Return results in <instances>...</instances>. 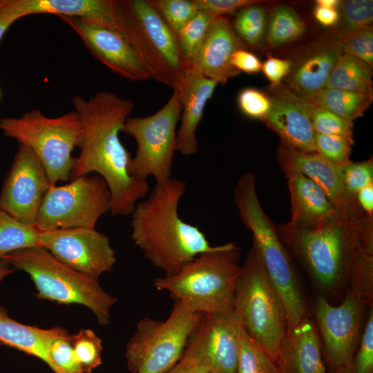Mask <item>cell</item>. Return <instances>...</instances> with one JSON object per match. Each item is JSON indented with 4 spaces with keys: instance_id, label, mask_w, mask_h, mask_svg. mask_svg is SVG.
I'll return each mask as SVG.
<instances>
[{
    "instance_id": "cell-1",
    "label": "cell",
    "mask_w": 373,
    "mask_h": 373,
    "mask_svg": "<svg viewBox=\"0 0 373 373\" xmlns=\"http://www.w3.org/2000/svg\"><path fill=\"white\" fill-rule=\"evenodd\" d=\"M275 227L321 291L336 294L347 285L372 282L373 217L356 201L318 222L289 221Z\"/></svg>"
},
{
    "instance_id": "cell-2",
    "label": "cell",
    "mask_w": 373,
    "mask_h": 373,
    "mask_svg": "<svg viewBox=\"0 0 373 373\" xmlns=\"http://www.w3.org/2000/svg\"><path fill=\"white\" fill-rule=\"evenodd\" d=\"M72 104L81 119L84 134L70 180L96 173L110 189L111 214L131 215L149 191L147 180L130 174L132 157L119 137L134 109L133 102L111 91H100L89 98L75 95Z\"/></svg>"
},
{
    "instance_id": "cell-3",
    "label": "cell",
    "mask_w": 373,
    "mask_h": 373,
    "mask_svg": "<svg viewBox=\"0 0 373 373\" xmlns=\"http://www.w3.org/2000/svg\"><path fill=\"white\" fill-rule=\"evenodd\" d=\"M186 187L184 181L171 178L164 185H155L131 213V238L165 276L176 274L196 256L216 247L210 245L198 227L179 216L178 204Z\"/></svg>"
},
{
    "instance_id": "cell-4",
    "label": "cell",
    "mask_w": 373,
    "mask_h": 373,
    "mask_svg": "<svg viewBox=\"0 0 373 373\" xmlns=\"http://www.w3.org/2000/svg\"><path fill=\"white\" fill-rule=\"evenodd\" d=\"M240 249L235 242L200 254L169 276L156 278L158 291L169 292L175 302L197 314L233 311L237 280L242 271Z\"/></svg>"
},
{
    "instance_id": "cell-5",
    "label": "cell",
    "mask_w": 373,
    "mask_h": 373,
    "mask_svg": "<svg viewBox=\"0 0 373 373\" xmlns=\"http://www.w3.org/2000/svg\"><path fill=\"white\" fill-rule=\"evenodd\" d=\"M234 200L240 220L251 231L253 245L281 300L287 327H292L308 316L307 303L286 247L261 207L254 173H246L239 178Z\"/></svg>"
},
{
    "instance_id": "cell-6",
    "label": "cell",
    "mask_w": 373,
    "mask_h": 373,
    "mask_svg": "<svg viewBox=\"0 0 373 373\" xmlns=\"http://www.w3.org/2000/svg\"><path fill=\"white\" fill-rule=\"evenodd\" d=\"M1 260L30 276L38 298L84 305L102 326L110 323L111 311L117 299L102 287L98 280L68 267L43 247L12 251Z\"/></svg>"
},
{
    "instance_id": "cell-7",
    "label": "cell",
    "mask_w": 373,
    "mask_h": 373,
    "mask_svg": "<svg viewBox=\"0 0 373 373\" xmlns=\"http://www.w3.org/2000/svg\"><path fill=\"white\" fill-rule=\"evenodd\" d=\"M0 129L19 144L30 149L44 165L51 185L70 180L84 134L81 119L74 110L50 117L32 109L16 117L0 118Z\"/></svg>"
},
{
    "instance_id": "cell-8",
    "label": "cell",
    "mask_w": 373,
    "mask_h": 373,
    "mask_svg": "<svg viewBox=\"0 0 373 373\" xmlns=\"http://www.w3.org/2000/svg\"><path fill=\"white\" fill-rule=\"evenodd\" d=\"M233 311L248 335L275 362L287 328L281 300L254 245L237 280Z\"/></svg>"
},
{
    "instance_id": "cell-9",
    "label": "cell",
    "mask_w": 373,
    "mask_h": 373,
    "mask_svg": "<svg viewBox=\"0 0 373 373\" xmlns=\"http://www.w3.org/2000/svg\"><path fill=\"white\" fill-rule=\"evenodd\" d=\"M119 6L124 36L153 79L173 88L188 64L175 34L149 0H119Z\"/></svg>"
},
{
    "instance_id": "cell-10",
    "label": "cell",
    "mask_w": 373,
    "mask_h": 373,
    "mask_svg": "<svg viewBox=\"0 0 373 373\" xmlns=\"http://www.w3.org/2000/svg\"><path fill=\"white\" fill-rule=\"evenodd\" d=\"M202 314L191 312L174 301L166 320H140L126 345L128 370L133 373H166L182 356Z\"/></svg>"
},
{
    "instance_id": "cell-11",
    "label": "cell",
    "mask_w": 373,
    "mask_h": 373,
    "mask_svg": "<svg viewBox=\"0 0 373 373\" xmlns=\"http://www.w3.org/2000/svg\"><path fill=\"white\" fill-rule=\"evenodd\" d=\"M182 106L178 93H173L166 104L156 113L143 117H128L122 132L131 136L137 148L129 164L130 174L147 180L154 177L156 185L165 184L171 178L176 146L175 128Z\"/></svg>"
},
{
    "instance_id": "cell-12",
    "label": "cell",
    "mask_w": 373,
    "mask_h": 373,
    "mask_svg": "<svg viewBox=\"0 0 373 373\" xmlns=\"http://www.w3.org/2000/svg\"><path fill=\"white\" fill-rule=\"evenodd\" d=\"M112 207V196L99 175H82L66 184L50 185L37 219L40 231L75 227L95 228Z\"/></svg>"
},
{
    "instance_id": "cell-13",
    "label": "cell",
    "mask_w": 373,
    "mask_h": 373,
    "mask_svg": "<svg viewBox=\"0 0 373 373\" xmlns=\"http://www.w3.org/2000/svg\"><path fill=\"white\" fill-rule=\"evenodd\" d=\"M367 306L359 296L347 291L337 306L323 295L316 297L314 310L329 372H350Z\"/></svg>"
},
{
    "instance_id": "cell-14",
    "label": "cell",
    "mask_w": 373,
    "mask_h": 373,
    "mask_svg": "<svg viewBox=\"0 0 373 373\" xmlns=\"http://www.w3.org/2000/svg\"><path fill=\"white\" fill-rule=\"evenodd\" d=\"M40 245L73 269L98 280L111 271L115 251L108 238L95 228L75 227L42 231Z\"/></svg>"
},
{
    "instance_id": "cell-15",
    "label": "cell",
    "mask_w": 373,
    "mask_h": 373,
    "mask_svg": "<svg viewBox=\"0 0 373 373\" xmlns=\"http://www.w3.org/2000/svg\"><path fill=\"white\" fill-rule=\"evenodd\" d=\"M47 172L36 155L19 144L0 193V209L14 218L35 225L50 186Z\"/></svg>"
},
{
    "instance_id": "cell-16",
    "label": "cell",
    "mask_w": 373,
    "mask_h": 373,
    "mask_svg": "<svg viewBox=\"0 0 373 373\" xmlns=\"http://www.w3.org/2000/svg\"><path fill=\"white\" fill-rule=\"evenodd\" d=\"M241 325L233 311L203 314L185 350L213 373H237Z\"/></svg>"
},
{
    "instance_id": "cell-17",
    "label": "cell",
    "mask_w": 373,
    "mask_h": 373,
    "mask_svg": "<svg viewBox=\"0 0 373 373\" xmlns=\"http://www.w3.org/2000/svg\"><path fill=\"white\" fill-rule=\"evenodd\" d=\"M59 17L79 37L90 54L113 72L133 82L153 79L149 68L122 32L79 18Z\"/></svg>"
},
{
    "instance_id": "cell-18",
    "label": "cell",
    "mask_w": 373,
    "mask_h": 373,
    "mask_svg": "<svg viewBox=\"0 0 373 373\" xmlns=\"http://www.w3.org/2000/svg\"><path fill=\"white\" fill-rule=\"evenodd\" d=\"M218 84L217 81L205 77L188 63L173 86V89L178 92L182 106L181 124L176 135V152L191 155L198 151L195 132L202 119L206 104Z\"/></svg>"
},
{
    "instance_id": "cell-19",
    "label": "cell",
    "mask_w": 373,
    "mask_h": 373,
    "mask_svg": "<svg viewBox=\"0 0 373 373\" xmlns=\"http://www.w3.org/2000/svg\"><path fill=\"white\" fill-rule=\"evenodd\" d=\"M19 19L48 14L76 17L123 32L119 0H2Z\"/></svg>"
},
{
    "instance_id": "cell-20",
    "label": "cell",
    "mask_w": 373,
    "mask_h": 373,
    "mask_svg": "<svg viewBox=\"0 0 373 373\" xmlns=\"http://www.w3.org/2000/svg\"><path fill=\"white\" fill-rule=\"evenodd\" d=\"M274 91L271 108L262 121L279 136L283 147L298 153L316 152V131L306 112L287 88L277 86Z\"/></svg>"
},
{
    "instance_id": "cell-21",
    "label": "cell",
    "mask_w": 373,
    "mask_h": 373,
    "mask_svg": "<svg viewBox=\"0 0 373 373\" xmlns=\"http://www.w3.org/2000/svg\"><path fill=\"white\" fill-rule=\"evenodd\" d=\"M245 46L230 21L225 17H217L191 64L205 77L226 84L230 78L240 74L230 64L232 54Z\"/></svg>"
},
{
    "instance_id": "cell-22",
    "label": "cell",
    "mask_w": 373,
    "mask_h": 373,
    "mask_svg": "<svg viewBox=\"0 0 373 373\" xmlns=\"http://www.w3.org/2000/svg\"><path fill=\"white\" fill-rule=\"evenodd\" d=\"M318 334L308 316L287 328L275 363L280 373H327Z\"/></svg>"
},
{
    "instance_id": "cell-23",
    "label": "cell",
    "mask_w": 373,
    "mask_h": 373,
    "mask_svg": "<svg viewBox=\"0 0 373 373\" xmlns=\"http://www.w3.org/2000/svg\"><path fill=\"white\" fill-rule=\"evenodd\" d=\"M277 160L285 174L291 199L289 221L312 223L332 215L336 207L324 191L310 178L302 173L278 150Z\"/></svg>"
},
{
    "instance_id": "cell-24",
    "label": "cell",
    "mask_w": 373,
    "mask_h": 373,
    "mask_svg": "<svg viewBox=\"0 0 373 373\" xmlns=\"http://www.w3.org/2000/svg\"><path fill=\"white\" fill-rule=\"evenodd\" d=\"M341 54L336 41L316 47L305 55L285 77L290 90L305 97L325 88Z\"/></svg>"
},
{
    "instance_id": "cell-25",
    "label": "cell",
    "mask_w": 373,
    "mask_h": 373,
    "mask_svg": "<svg viewBox=\"0 0 373 373\" xmlns=\"http://www.w3.org/2000/svg\"><path fill=\"white\" fill-rule=\"evenodd\" d=\"M278 151L302 173L313 180L336 208L356 201V199H350L345 192L343 178V166L330 162L317 152L298 153L282 146Z\"/></svg>"
},
{
    "instance_id": "cell-26",
    "label": "cell",
    "mask_w": 373,
    "mask_h": 373,
    "mask_svg": "<svg viewBox=\"0 0 373 373\" xmlns=\"http://www.w3.org/2000/svg\"><path fill=\"white\" fill-rule=\"evenodd\" d=\"M61 327L42 329L11 318L0 306V344H5L47 363V352L55 338L67 334Z\"/></svg>"
},
{
    "instance_id": "cell-27",
    "label": "cell",
    "mask_w": 373,
    "mask_h": 373,
    "mask_svg": "<svg viewBox=\"0 0 373 373\" xmlns=\"http://www.w3.org/2000/svg\"><path fill=\"white\" fill-rule=\"evenodd\" d=\"M304 97L313 104L351 122L363 116L372 102L371 95L326 88Z\"/></svg>"
},
{
    "instance_id": "cell-28",
    "label": "cell",
    "mask_w": 373,
    "mask_h": 373,
    "mask_svg": "<svg viewBox=\"0 0 373 373\" xmlns=\"http://www.w3.org/2000/svg\"><path fill=\"white\" fill-rule=\"evenodd\" d=\"M372 69L363 61L341 54L326 84V88L360 92L372 95Z\"/></svg>"
},
{
    "instance_id": "cell-29",
    "label": "cell",
    "mask_w": 373,
    "mask_h": 373,
    "mask_svg": "<svg viewBox=\"0 0 373 373\" xmlns=\"http://www.w3.org/2000/svg\"><path fill=\"white\" fill-rule=\"evenodd\" d=\"M37 226L23 223L0 209V260L18 250L40 245Z\"/></svg>"
},
{
    "instance_id": "cell-30",
    "label": "cell",
    "mask_w": 373,
    "mask_h": 373,
    "mask_svg": "<svg viewBox=\"0 0 373 373\" xmlns=\"http://www.w3.org/2000/svg\"><path fill=\"white\" fill-rule=\"evenodd\" d=\"M294 99L306 112L316 133L341 136L352 144L353 122L342 118L290 90Z\"/></svg>"
},
{
    "instance_id": "cell-31",
    "label": "cell",
    "mask_w": 373,
    "mask_h": 373,
    "mask_svg": "<svg viewBox=\"0 0 373 373\" xmlns=\"http://www.w3.org/2000/svg\"><path fill=\"white\" fill-rule=\"evenodd\" d=\"M305 26L298 14L287 5H280L273 10L267 35L268 44L277 47L298 38Z\"/></svg>"
},
{
    "instance_id": "cell-32",
    "label": "cell",
    "mask_w": 373,
    "mask_h": 373,
    "mask_svg": "<svg viewBox=\"0 0 373 373\" xmlns=\"http://www.w3.org/2000/svg\"><path fill=\"white\" fill-rule=\"evenodd\" d=\"M239 341L237 373H280L275 362L248 335L242 325Z\"/></svg>"
},
{
    "instance_id": "cell-33",
    "label": "cell",
    "mask_w": 373,
    "mask_h": 373,
    "mask_svg": "<svg viewBox=\"0 0 373 373\" xmlns=\"http://www.w3.org/2000/svg\"><path fill=\"white\" fill-rule=\"evenodd\" d=\"M232 26L245 45L256 46L262 41L265 32L266 11L257 4L242 8L238 11Z\"/></svg>"
},
{
    "instance_id": "cell-34",
    "label": "cell",
    "mask_w": 373,
    "mask_h": 373,
    "mask_svg": "<svg viewBox=\"0 0 373 373\" xmlns=\"http://www.w3.org/2000/svg\"><path fill=\"white\" fill-rule=\"evenodd\" d=\"M215 18L209 12L198 11L176 35L181 52L186 62L191 64L193 60Z\"/></svg>"
},
{
    "instance_id": "cell-35",
    "label": "cell",
    "mask_w": 373,
    "mask_h": 373,
    "mask_svg": "<svg viewBox=\"0 0 373 373\" xmlns=\"http://www.w3.org/2000/svg\"><path fill=\"white\" fill-rule=\"evenodd\" d=\"M70 343L75 356L85 373H91L101 365L102 341L93 330L82 329L70 334Z\"/></svg>"
},
{
    "instance_id": "cell-36",
    "label": "cell",
    "mask_w": 373,
    "mask_h": 373,
    "mask_svg": "<svg viewBox=\"0 0 373 373\" xmlns=\"http://www.w3.org/2000/svg\"><path fill=\"white\" fill-rule=\"evenodd\" d=\"M340 6L339 37L372 26V0H347Z\"/></svg>"
},
{
    "instance_id": "cell-37",
    "label": "cell",
    "mask_w": 373,
    "mask_h": 373,
    "mask_svg": "<svg viewBox=\"0 0 373 373\" xmlns=\"http://www.w3.org/2000/svg\"><path fill=\"white\" fill-rule=\"evenodd\" d=\"M149 1L175 35L198 12L193 0Z\"/></svg>"
},
{
    "instance_id": "cell-38",
    "label": "cell",
    "mask_w": 373,
    "mask_h": 373,
    "mask_svg": "<svg viewBox=\"0 0 373 373\" xmlns=\"http://www.w3.org/2000/svg\"><path fill=\"white\" fill-rule=\"evenodd\" d=\"M70 336L68 332L52 340L48 346L46 364L54 373H85L75 356Z\"/></svg>"
},
{
    "instance_id": "cell-39",
    "label": "cell",
    "mask_w": 373,
    "mask_h": 373,
    "mask_svg": "<svg viewBox=\"0 0 373 373\" xmlns=\"http://www.w3.org/2000/svg\"><path fill=\"white\" fill-rule=\"evenodd\" d=\"M342 54L355 57L368 64L373 65L372 26L338 37L336 40Z\"/></svg>"
},
{
    "instance_id": "cell-40",
    "label": "cell",
    "mask_w": 373,
    "mask_h": 373,
    "mask_svg": "<svg viewBox=\"0 0 373 373\" xmlns=\"http://www.w3.org/2000/svg\"><path fill=\"white\" fill-rule=\"evenodd\" d=\"M315 145L316 152L334 164L343 166L352 162L353 144L341 136L316 133Z\"/></svg>"
},
{
    "instance_id": "cell-41",
    "label": "cell",
    "mask_w": 373,
    "mask_h": 373,
    "mask_svg": "<svg viewBox=\"0 0 373 373\" xmlns=\"http://www.w3.org/2000/svg\"><path fill=\"white\" fill-rule=\"evenodd\" d=\"M343 185L347 196L356 199L357 193L363 187L373 184V160L352 162L343 166Z\"/></svg>"
},
{
    "instance_id": "cell-42",
    "label": "cell",
    "mask_w": 373,
    "mask_h": 373,
    "mask_svg": "<svg viewBox=\"0 0 373 373\" xmlns=\"http://www.w3.org/2000/svg\"><path fill=\"white\" fill-rule=\"evenodd\" d=\"M369 309L366 323L355 352L350 373H373V309Z\"/></svg>"
},
{
    "instance_id": "cell-43",
    "label": "cell",
    "mask_w": 373,
    "mask_h": 373,
    "mask_svg": "<svg viewBox=\"0 0 373 373\" xmlns=\"http://www.w3.org/2000/svg\"><path fill=\"white\" fill-rule=\"evenodd\" d=\"M238 104L245 115L262 120L271 108L270 97L253 88L242 90L238 96Z\"/></svg>"
},
{
    "instance_id": "cell-44",
    "label": "cell",
    "mask_w": 373,
    "mask_h": 373,
    "mask_svg": "<svg viewBox=\"0 0 373 373\" xmlns=\"http://www.w3.org/2000/svg\"><path fill=\"white\" fill-rule=\"evenodd\" d=\"M198 11H205L215 17H224L240 10L246 6L257 4L254 0H193Z\"/></svg>"
},
{
    "instance_id": "cell-45",
    "label": "cell",
    "mask_w": 373,
    "mask_h": 373,
    "mask_svg": "<svg viewBox=\"0 0 373 373\" xmlns=\"http://www.w3.org/2000/svg\"><path fill=\"white\" fill-rule=\"evenodd\" d=\"M291 65V62L287 59L269 57L262 64L261 70L271 86L276 87L289 75Z\"/></svg>"
},
{
    "instance_id": "cell-46",
    "label": "cell",
    "mask_w": 373,
    "mask_h": 373,
    "mask_svg": "<svg viewBox=\"0 0 373 373\" xmlns=\"http://www.w3.org/2000/svg\"><path fill=\"white\" fill-rule=\"evenodd\" d=\"M231 65L240 73H256L261 70L262 63L254 53L245 48L236 50L231 55Z\"/></svg>"
},
{
    "instance_id": "cell-47",
    "label": "cell",
    "mask_w": 373,
    "mask_h": 373,
    "mask_svg": "<svg viewBox=\"0 0 373 373\" xmlns=\"http://www.w3.org/2000/svg\"><path fill=\"white\" fill-rule=\"evenodd\" d=\"M166 373H213L204 363L187 351Z\"/></svg>"
},
{
    "instance_id": "cell-48",
    "label": "cell",
    "mask_w": 373,
    "mask_h": 373,
    "mask_svg": "<svg viewBox=\"0 0 373 373\" xmlns=\"http://www.w3.org/2000/svg\"><path fill=\"white\" fill-rule=\"evenodd\" d=\"M359 207L368 216H373V184L361 189L356 195Z\"/></svg>"
},
{
    "instance_id": "cell-49",
    "label": "cell",
    "mask_w": 373,
    "mask_h": 373,
    "mask_svg": "<svg viewBox=\"0 0 373 373\" xmlns=\"http://www.w3.org/2000/svg\"><path fill=\"white\" fill-rule=\"evenodd\" d=\"M316 19L322 25L331 26L336 24L339 19V12L337 9L316 7L314 10Z\"/></svg>"
},
{
    "instance_id": "cell-50",
    "label": "cell",
    "mask_w": 373,
    "mask_h": 373,
    "mask_svg": "<svg viewBox=\"0 0 373 373\" xmlns=\"http://www.w3.org/2000/svg\"><path fill=\"white\" fill-rule=\"evenodd\" d=\"M19 19L0 1V42L8 28Z\"/></svg>"
},
{
    "instance_id": "cell-51",
    "label": "cell",
    "mask_w": 373,
    "mask_h": 373,
    "mask_svg": "<svg viewBox=\"0 0 373 373\" xmlns=\"http://www.w3.org/2000/svg\"><path fill=\"white\" fill-rule=\"evenodd\" d=\"M15 271V269L7 262L0 260V283L7 276Z\"/></svg>"
},
{
    "instance_id": "cell-52",
    "label": "cell",
    "mask_w": 373,
    "mask_h": 373,
    "mask_svg": "<svg viewBox=\"0 0 373 373\" xmlns=\"http://www.w3.org/2000/svg\"><path fill=\"white\" fill-rule=\"evenodd\" d=\"M341 1L337 0H318L316 1L317 6L327 8L337 9Z\"/></svg>"
},
{
    "instance_id": "cell-53",
    "label": "cell",
    "mask_w": 373,
    "mask_h": 373,
    "mask_svg": "<svg viewBox=\"0 0 373 373\" xmlns=\"http://www.w3.org/2000/svg\"><path fill=\"white\" fill-rule=\"evenodd\" d=\"M1 97H2V93H1V90L0 88V99H1Z\"/></svg>"
},
{
    "instance_id": "cell-54",
    "label": "cell",
    "mask_w": 373,
    "mask_h": 373,
    "mask_svg": "<svg viewBox=\"0 0 373 373\" xmlns=\"http://www.w3.org/2000/svg\"><path fill=\"white\" fill-rule=\"evenodd\" d=\"M329 373H332V372H329Z\"/></svg>"
}]
</instances>
